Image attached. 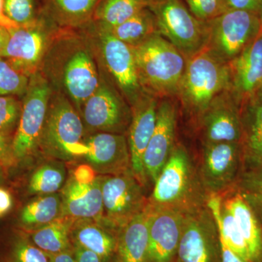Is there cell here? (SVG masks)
I'll return each instance as SVG.
<instances>
[{
    "mask_svg": "<svg viewBox=\"0 0 262 262\" xmlns=\"http://www.w3.org/2000/svg\"><path fill=\"white\" fill-rule=\"evenodd\" d=\"M13 206V199L11 194L4 188L0 187V213L2 215L11 209Z\"/></svg>",
    "mask_w": 262,
    "mask_h": 262,
    "instance_id": "obj_44",
    "label": "cell"
},
{
    "mask_svg": "<svg viewBox=\"0 0 262 262\" xmlns=\"http://www.w3.org/2000/svg\"><path fill=\"white\" fill-rule=\"evenodd\" d=\"M149 211L147 208L119 229L114 262H147Z\"/></svg>",
    "mask_w": 262,
    "mask_h": 262,
    "instance_id": "obj_25",
    "label": "cell"
},
{
    "mask_svg": "<svg viewBox=\"0 0 262 262\" xmlns=\"http://www.w3.org/2000/svg\"><path fill=\"white\" fill-rule=\"evenodd\" d=\"M206 22V49L226 63L237 58L258 37L262 29L261 15L244 10H227Z\"/></svg>",
    "mask_w": 262,
    "mask_h": 262,
    "instance_id": "obj_5",
    "label": "cell"
},
{
    "mask_svg": "<svg viewBox=\"0 0 262 262\" xmlns=\"http://www.w3.org/2000/svg\"><path fill=\"white\" fill-rule=\"evenodd\" d=\"M99 37L106 68L131 107L146 93L138 76L133 48L101 27Z\"/></svg>",
    "mask_w": 262,
    "mask_h": 262,
    "instance_id": "obj_12",
    "label": "cell"
},
{
    "mask_svg": "<svg viewBox=\"0 0 262 262\" xmlns=\"http://www.w3.org/2000/svg\"><path fill=\"white\" fill-rule=\"evenodd\" d=\"M244 173L262 167V88L241 103Z\"/></svg>",
    "mask_w": 262,
    "mask_h": 262,
    "instance_id": "obj_21",
    "label": "cell"
},
{
    "mask_svg": "<svg viewBox=\"0 0 262 262\" xmlns=\"http://www.w3.org/2000/svg\"><path fill=\"white\" fill-rule=\"evenodd\" d=\"M63 84L67 93L79 108L99 86L97 69L87 50H80L67 60L63 69Z\"/></svg>",
    "mask_w": 262,
    "mask_h": 262,
    "instance_id": "obj_22",
    "label": "cell"
},
{
    "mask_svg": "<svg viewBox=\"0 0 262 262\" xmlns=\"http://www.w3.org/2000/svg\"><path fill=\"white\" fill-rule=\"evenodd\" d=\"M61 194L38 195L22 208L19 221L27 232L40 228L61 216Z\"/></svg>",
    "mask_w": 262,
    "mask_h": 262,
    "instance_id": "obj_26",
    "label": "cell"
},
{
    "mask_svg": "<svg viewBox=\"0 0 262 262\" xmlns=\"http://www.w3.org/2000/svg\"><path fill=\"white\" fill-rule=\"evenodd\" d=\"M160 34L173 45L187 59L206 49L208 29L181 0H151L149 7Z\"/></svg>",
    "mask_w": 262,
    "mask_h": 262,
    "instance_id": "obj_6",
    "label": "cell"
},
{
    "mask_svg": "<svg viewBox=\"0 0 262 262\" xmlns=\"http://www.w3.org/2000/svg\"><path fill=\"white\" fill-rule=\"evenodd\" d=\"M3 175H4V173H3V169L0 168V186H1L2 184L4 182V177H3Z\"/></svg>",
    "mask_w": 262,
    "mask_h": 262,
    "instance_id": "obj_48",
    "label": "cell"
},
{
    "mask_svg": "<svg viewBox=\"0 0 262 262\" xmlns=\"http://www.w3.org/2000/svg\"><path fill=\"white\" fill-rule=\"evenodd\" d=\"M82 158L101 176L119 175L131 169L130 155L125 134L96 133L84 140Z\"/></svg>",
    "mask_w": 262,
    "mask_h": 262,
    "instance_id": "obj_16",
    "label": "cell"
},
{
    "mask_svg": "<svg viewBox=\"0 0 262 262\" xmlns=\"http://www.w3.org/2000/svg\"><path fill=\"white\" fill-rule=\"evenodd\" d=\"M103 29L131 47L139 46L155 34H160L156 18L149 8L141 10L120 25Z\"/></svg>",
    "mask_w": 262,
    "mask_h": 262,
    "instance_id": "obj_28",
    "label": "cell"
},
{
    "mask_svg": "<svg viewBox=\"0 0 262 262\" xmlns=\"http://www.w3.org/2000/svg\"><path fill=\"white\" fill-rule=\"evenodd\" d=\"M0 216H2L1 213H0Z\"/></svg>",
    "mask_w": 262,
    "mask_h": 262,
    "instance_id": "obj_50",
    "label": "cell"
},
{
    "mask_svg": "<svg viewBox=\"0 0 262 262\" xmlns=\"http://www.w3.org/2000/svg\"><path fill=\"white\" fill-rule=\"evenodd\" d=\"M4 13L19 27H27L37 22L33 0H4Z\"/></svg>",
    "mask_w": 262,
    "mask_h": 262,
    "instance_id": "obj_35",
    "label": "cell"
},
{
    "mask_svg": "<svg viewBox=\"0 0 262 262\" xmlns=\"http://www.w3.org/2000/svg\"><path fill=\"white\" fill-rule=\"evenodd\" d=\"M51 96L47 80L38 72L33 74L29 77L21 115L12 142L17 163L28 159L39 149Z\"/></svg>",
    "mask_w": 262,
    "mask_h": 262,
    "instance_id": "obj_7",
    "label": "cell"
},
{
    "mask_svg": "<svg viewBox=\"0 0 262 262\" xmlns=\"http://www.w3.org/2000/svg\"><path fill=\"white\" fill-rule=\"evenodd\" d=\"M29 77L15 70L0 57V96H22L28 88Z\"/></svg>",
    "mask_w": 262,
    "mask_h": 262,
    "instance_id": "obj_33",
    "label": "cell"
},
{
    "mask_svg": "<svg viewBox=\"0 0 262 262\" xmlns=\"http://www.w3.org/2000/svg\"><path fill=\"white\" fill-rule=\"evenodd\" d=\"M176 262H221L218 229L207 206L186 215Z\"/></svg>",
    "mask_w": 262,
    "mask_h": 262,
    "instance_id": "obj_10",
    "label": "cell"
},
{
    "mask_svg": "<svg viewBox=\"0 0 262 262\" xmlns=\"http://www.w3.org/2000/svg\"><path fill=\"white\" fill-rule=\"evenodd\" d=\"M82 107L84 125L91 132L126 135L132 119L131 107L110 84L100 81Z\"/></svg>",
    "mask_w": 262,
    "mask_h": 262,
    "instance_id": "obj_11",
    "label": "cell"
},
{
    "mask_svg": "<svg viewBox=\"0 0 262 262\" xmlns=\"http://www.w3.org/2000/svg\"><path fill=\"white\" fill-rule=\"evenodd\" d=\"M96 174L94 168L89 164H82L75 169L72 178L81 184H89L97 178Z\"/></svg>",
    "mask_w": 262,
    "mask_h": 262,
    "instance_id": "obj_40",
    "label": "cell"
},
{
    "mask_svg": "<svg viewBox=\"0 0 262 262\" xmlns=\"http://www.w3.org/2000/svg\"><path fill=\"white\" fill-rule=\"evenodd\" d=\"M228 64L229 91L241 105L262 88V29L258 37Z\"/></svg>",
    "mask_w": 262,
    "mask_h": 262,
    "instance_id": "obj_19",
    "label": "cell"
},
{
    "mask_svg": "<svg viewBox=\"0 0 262 262\" xmlns=\"http://www.w3.org/2000/svg\"><path fill=\"white\" fill-rule=\"evenodd\" d=\"M146 208L149 211L147 262H176L187 213L148 205Z\"/></svg>",
    "mask_w": 262,
    "mask_h": 262,
    "instance_id": "obj_14",
    "label": "cell"
},
{
    "mask_svg": "<svg viewBox=\"0 0 262 262\" xmlns=\"http://www.w3.org/2000/svg\"><path fill=\"white\" fill-rule=\"evenodd\" d=\"M228 9L244 10L262 15V0H226Z\"/></svg>",
    "mask_w": 262,
    "mask_h": 262,
    "instance_id": "obj_39",
    "label": "cell"
},
{
    "mask_svg": "<svg viewBox=\"0 0 262 262\" xmlns=\"http://www.w3.org/2000/svg\"><path fill=\"white\" fill-rule=\"evenodd\" d=\"M49 3L59 22L73 26L87 22L98 5V0H49Z\"/></svg>",
    "mask_w": 262,
    "mask_h": 262,
    "instance_id": "obj_31",
    "label": "cell"
},
{
    "mask_svg": "<svg viewBox=\"0 0 262 262\" xmlns=\"http://www.w3.org/2000/svg\"><path fill=\"white\" fill-rule=\"evenodd\" d=\"M198 120L204 143H241V105L229 89L217 95Z\"/></svg>",
    "mask_w": 262,
    "mask_h": 262,
    "instance_id": "obj_13",
    "label": "cell"
},
{
    "mask_svg": "<svg viewBox=\"0 0 262 262\" xmlns=\"http://www.w3.org/2000/svg\"><path fill=\"white\" fill-rule=\"evenodd\" d=\"M188 9L196 18L208 21L228 9L226 0H184Z\"/></svg>",
    "mask_w": 262,
    "mask_h": 262,
    "instance_id": "obj_36",
    "label": "cell"
},
{
    "mask_svg": "<svg viewBox=\"0 0 262 262\" xmlns=\"http://www.w3.org/2000/svg\"><path fill=\"white\" fill-rule=\"evenodd\" d=\"M0 27H5L8 30L19 27L5 15L4 13V0H0Z\"/></svg>",
    "mask_w": 262,
    "mask_h": 262,
    "instance_id": "obj_46",
    "label": "cell"
},
{
    "mask_svg": "<svg viewBox=\"0 0 262 262\" xmlns=\"http://www.w3.org/2000/svg\"><path fill=\"white\" fill-rule=\"evenodd\" d=\"M222 203L233 215L247 245L251 262H262V225L239 189L234 187Z\"/></svg>",
    "mask_w": 262,
    "mask_h": 262,
    "instance_id": "obj_24",
    "label": "cell"
},
{
    "mask_svg": "<svg viewBox=\"0 0 262 262\" xmlns=\"http://www.w3.org/2000/svg\"><path fill=\"white\" fill-rule=\"evenodd\" d=\"M13 139L0 134V168L8 169L14 166L17 163L13 147H12Z\"/></svg>",
    "mask_w": 262,
    "mask_h": 262,
    "instance_id": "obj_38",
    "label": "cell"
},
{
    "mask_svg": "<svg viewBox=\"0 0 262 262\" xmlns=\"http://www.w3.org/2000/svg\"><path fill=\"white\" fill-rule=\"evenodd\" d=\"M261 24H262V15H261Z\"/></svg>",
    "mask_w": 262,
    "mask_h": 262,
    "instance_id": "obj_49",
    "label": "cell"
},
{
    "mask_svg": "<svg viewBox=\"0 0 262 262\" xmlns=\"http://www.w3.org/2000/svg\"><path fill=\"white\" fill-rule=\"evenodd\" d=\"M158 105L159 98L145 93L131 106L132 119L127 132L131 169L144 187L147 184L144 166V153L154 132Z\"/></svg>",
    "mask_w": 262,
    "mask_h": 262,
    "instance_id": "obj_17",
    "label": "cell"
},
{
    "mask_svg": "<svg viewBox=\"0 0 262 262\" xmlns=\"http://www.w3.org/2000/svg\"><path fill=\"white\" fill-rule=\"evenodd\" d=\"M10 38L1 58L15 70L30 77L37 72L48 44L44 29L36 22L27 27L9 29Z\"/></svg>",
    "mask_w": 262,
    "mask_h": 262,
    "instance_id": "obj_18",
    "label": "cell"
},
{
    "mask_svg": "<svg viewBox=\"0 0 262 262\" xmlns=\"http://www.w3.org/2000/svg\"><path fill=\"white\" fill-rule=\"evenodd\" d=\"M207 194L187 149L176 144L154 184L148 206L188 213L206 206Z\"/></svg>",
    "mask_w": 262,
    "mask_h": 262,
    "instance_id": "obj_1",
    "label": "cell"
},
{
    "mask_svg": "<svg viewBox=\"0 0 262 262\" xmlns=\"http://www.w3.org/2000/svg\"><path fill=\"white\" fill-rule=\"evenodd\" d=\"M22 104L13 96H0V134L13 139L18 127Z\"/></svg>",
    "mask_w": 262,
    "mask_h": 262,
    "instance_id": "obj_34",
    "label": "cell"
},
{
    "mask_svg": "<svg viewBox=\"0 0 262 262\" xmlns=\"http://www.w3.org/2000/svg\"><path fill=\"white\" fill-rule=\"evenodd\" d=\"M60 194L62 200L61 216L71 217L75 220H102L101 175L89 184H81L72 177L66 182Z\"/></svg>",
    "mask_w": 262,
    "mask_h": 262,
    "instance_id": "obj_20",
    "label": "cell"
},
{
    "mask_svg": "<svg viewBox=\"0 0 262 262\" xmlns=\"http://www.w3.org/2000/svg\"><path fill=\"white\" fill-rule=\"evenodd\" d=\"M143 90L158 98L177 97L187 59L160 34L132 47Z\"/></svg>",
    "mask_w": 262,
    "mask_h": 262,
    "instance_id": "obj_2",
    "label": "cell"
},
{
    "mask_svg": "<svg viewBox=\"0 0 262 262\" xmlns=\"http://www.w3.org/2000/svg\"><path fill=\"white\" fill-rule=\"evenodd\" d=\"M75 219L61 216L40 228L29 231L33 244L46 253H56L72 248L71 229Z\"/></svg>",
    "mask_w": 262,
    "mask_h": 262,
    "instance_id": "obj_27",
    "label": "cell"
},
{
    "mask_svg": "<svg viewBox=\"0 0 262 262\" xmlns=\"http://www.w3.org/2000/svg\"><path fill=\"white\" fill-rule=\"evenodd\" d=\"M102 222L119 231L131 219L146 209L148 204L143 186L132 170L114 176H101Z\"/></svg>",
    "mask_w": 262,
    "mask_h": 262,
    "instance_id": "obj_8",
    "label": "cell"
},
{
    "mask_svg": "<svg viewBox=\"0 0 262 262\" xmlns=\"http://www.w3.org/2000/svg\"><path fill=\"white\" fill-rule=\"evenodd\" d=\"M67 182V170L59 160L42 164L29 179L28 192L33 195H44L61 192Z\"/></svg>",
    "mask_w": 262,
    "mask_h": 262,
    "instance_id": "obj_30",
    "label": "cell"
},
{
    "mask_svg": "<svg viewBox=\"0 0 262 262\" xmlns=\"http://www.w3.org/2000/svg\"><path fill=\"white\" fill-rule=\"evenodd\" d=\"M178 110L172 98H163L158 105L154 132L144 153L146 179L154 185L176 146Z\"/></svg>",
    "mask_w": 262,
    "mask_h": 262,
    "instance_id": "obj_15",
    "label": "cell"
},
{
    "mask_svg": "<svg viewBox=\"0 0 262 262\" xmlns=\"http://www.w3.org/2000/svg\"><path fill=\"white\" fill-rule=\"evenodd\" d=\"M220 236V235H219ZM221 262H246L232 252L227 245L220 239Z\"/></svg>",
    "mask_w": 262,
    "mask_h": 262,
    "instance_id": "obj_45",
    "label": "cell"
},
{
    "mask_svg": "<svg viewBox=\"0 0 262 262\" xmlns=\"http://www.w3.org/2000/svg\"><path fill=\"white\" fill-rule=\"evenodd\" d=\"M229 87L228 63L205 49L187 59L177 98L187 113L198 118L212 100Z\"/></svg>",
    "mask_w": 262,
    "mask_h": 262,
    "instance_id": "obj_3",
    "label": "cell"
},
{
    "mask_svg": "<svg viewBox=\"0 0 262 262\" xmlns=\"http://www.w3.org/2000/svg\"><path fill=\"white\" fill-rule=\"evenodd\" d=\"M50 262H76L73 248L56 253H46Z\"/></svg>",
    "mask_w": 262,
    "mask_h": 262,
    "instance_id": "obj_43",
    "label": "cell"
},
{
    "mask_svg": "<svg viewBox=\"0 0 262 262\" xmlns=\"http://www.w3.org/2000/svg\"><path fill=\"white\" fill-rule=\"evenodd\" d=\"M241 193L252 208L253 211L256 213V216L258 217V220L262 225V194Z\"/></svg>",
    "mask_w": 262,
    "mask_h": 262,
    "instance_id": "obj_42",
    "label": "cell"
},
{
    "mask_svg": "<svg viewBox=\"0 0 262 262\" xmlns=\"http://www.w3.org/2000/svg\"><path fill=\"white\" fill-rule=\"evenodd\" d=\"M244 171L241 142L204 143L199 177L207 195L236 187Z\"/></svg>",
    "mask_w": 262,
    "mask_h": 262,
    "instance_id": "obj_9",
    "label": "cell"
},
{
    "mask_svg": "<svg viewBox=\"0 0 262 262\" xmlns=\"http://www.w3.org/2000/svg\"><path fill=\"white\" fill-rule=\"evenodd\" d=\"M84 123L70 101L62 96L50 101L39 149L59 161L82 158L85 153Z\"/></svg>",
    "mask_w": 262,
    "mask_h": 262,
    "instance_id": "obj_4",
    "label": "cell"
},
{
    "mask_svg": "<svg viewBox=\"0 0 262 262\" xmlns=\"http://www.w3.org/2000/svg\"><path fill=\"white\" fill-rule=\"evenodd\" d=\"M74 253H75L76 262H102L96 253L80 247L76 245H72Z\"/></svg>",
    "mask_w": 262,
    "mask_h": 262,
    "instance_id": "obj_41",
    "label": "cell"
},
{
    "mask_svg": "<svg viewBox=\"0 0 262 262\" xmlns=\"http://www.w3.org/2000/svg\"><path fill=\"white\" fill-rule=\"evenodd\" d=\"M151 0H103L95 11L100 27L110 29L120 25L141 10L149 8Z\"/></svg>",
    "mask_w": 262,
    "mask_h": 262,
    "instance_id": "obj_29",
    "label": "cell"
},
{
    "mask_svg": "<svg viewBox=\"0 0 262 262\" xmlns=\"http://www.w3.org/2000/svg\"><path fill=\"white\" fill-rule=\"evenodd\" d=\"M10 33L8 29L5 27H0V57L2 53L4 51L8 40H9Z\"/></svg>",
    "mask_w": 262,
    "mask_h": 262,
    "instance_id": "obj_47",
    "label": "cell"
},
{
    "mask_svg": "<svg viewBox=\"0 0 262 262\" xmlns=\"http://www.w3.org/2000/svg\"><path fill=\"white\" fill-rule=\"evenodd\" d=\"M9 259L10 262H50L47 254L24 232H17L12 237Z\"/></svg>",
    "mask_w": 262,
    "mask_h": 262,
    "instance_id": "obj_32",
    "label": "cell"
},
{
    "mask_svg": "<svg viewBox=\"0 0 262 262\" xmlns=\"http://www.w3.org/2000/svg\"><path fill=\"white\" fill-rule=\"evenodd\" d=\"M235 187L246 194H262V167L244 171Z\"/></svg>",
    "mask_w": 262,
    "mask_h": 262,
    "instance_id": "obj_37",
    "label": "cell"
},
{
    "mask_svg": "<svg viewBox=\"0 0 262 262\" xmlns=\"http://www.w3.org/2000/svg\"><path fill=\"white\" fill-rule=\"evenodd\" d=\"M118 231L108 227L102 221L78 219L71 229L72 245L90 250L99 256L102 262L115 261Z\"/></svg>",
    "mask_w": 262,
    "mask_h": 262,
    "instance_id": "obj_23",
    "label": "cell"
}]
</instances>
